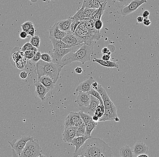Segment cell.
<instances>
[{
  "label": "cell",
  "mask_w": 159,
  "mask_h": 157,
  "mask_svg": "<svg viewBox=\"0 0 159 157\" xmlns=\"http://www.w3.org/2000/svg\"><path fill=\"white\" fill-rule=\"evenodd\" d=\"M91 95L88 92L79 91L75 102L79 107H88L90 103Z\"/></svg>",
  "instance_id": "10"
},
{
  "label": "cell",
  "mask_w": 159,
  "mask_h": 157,
  "mask_svg": "<svg viewBox=\"0 0 159 157\" xmlns=\"http://www.w3.org/2000/svg\"><path fill=\"white\" fill-rule=\"evenodd\" d=\"M150 12L149 11L146 10L144 11L142 13V16L144 18H148L149 16H150Z\"/></svg>",
  "instance_id": "52"
},
{
  "label": "cell",
  "mask_w": 159,
  "mask_h": 157,
  "mask_svg": "<svg viewBox=\"0 0 159 157\" xmlns=\"http://www.w3.org/2000/svg\"><path fill=\"white\" fill-rule=\"evenodd\" d=\"M38 81L45 86L50 91L53 89L56 84L52 78L46 75H43L38 78Z\"/></svg>",
  "instance_id": "21"
},
{
  "label": "cell",
  "mask_w": 159,
  "mask_h": 157,
  "mask_svg": "<svg viewBox=\"0 0 159 157\" xmlns=\"http://www.w3.org/2000/svg\"><path fill=\"white\" fill-rule=\"evenodd\" d=\"M95 90L98 91L100 94L103 100L105 108H110V107H115L114 103L110 100L106 90L100 84H98L97 88Z\"/></svg>",
  "instance_id": "9"
},
{
  "label": "cell",
  "mask_w": 159,
  "mask_h": 157,
  "mask_svg": "<svg viewBox=\"0 0 159 157\" xmlns=\"http://www.w3.org/2000/svg\"><path fill=\"white\" fill-rule=\"evenodd\" d=\"M40 41V38L39 36L36 35H34L31 38L30 43L34 47L36 48H39Z\"/></svg>",
  "instance_id": "32"
},
{
  "label": "cell",
  "mask_w": 159,
  "mask_h": 157,
  "mask_svg": "<svg viewBox=\"0 0 159 157\" xmlns=\"http://www.w3.org/2000/svg\"><path fill=\"white\" fill-rule=\"evenodd\" d=\"M105 109V108L104 107V105L99 104V106L96 108L94 115L98 116L99 119L104 114Z\"/></svg>",
  "instance_id": "35"
},
{
  "label": "cell",
  "mask_w": 159,
  "mask_h": 157,
  "mask_svg": "<svg viewBox=\"0 0 159 157\" xmlns=\"http://www.w3.org/2000/svg\"><path fill=\"white\" fill-rule=\"evenodd\" d=\"M92 119H93V121H94V122H99V118L98 116H96V115H94L93 116H92Z\"/></svg>",
  "instance_id": "56"
},
{
  "label": "cell",
  "mask_w": 159,
  "mask_h": 157,
  "mask_svg": "<svg viewBox=\"0 0 159 157\" xmlns=\"http://www.w3.org/2000/svg\"><path fill=\"white\" fill-rule=\"evenodd\" d=\"M83 124H84V123L83 120H82V119H81V118H80L79 120L75 123L74 127H73V128H74V129H75V128H77V127H80V126L83 125Z\"/></svg>",
  "instance_id": "47"
},
{
  "label": "cell",
  "mask_w": 159,
  "mask_h": 157,
  "mask_svg": "<svg viewBox=\"0 0 159 157\" xmlns=\"http://www.w3.org/2000/svg\"><path fill=\"white\" fill-rule=\"evenodd\" d=\"M36 52H35V51L29 50L25 51L24 53L25 56L26 58L28 60H31L34 56Z\"/></svg>",
  "instance_id": "39"
},
{
  "label": "cell",
  "mask_w": 159,
  "mask_h": 157,
  "mask_svg": "<svg viewBox=\"0 0 159 157\" xmlns=\"http://www.w3.org/2000/svg\"><path fill=\"white\" fill-rule=\"evenodd\" d=\"M148 155L147 154H142V155H139L137 157H148Z\"/></svg>",
  "instance_id": "58"
},
{
  "label": "cell",
  "mask_w": 159,
  "mask_h": 157,
  "mask_svg": "<svg viewBox=\"0 0 159 157\" xmlns=\"http://www.w3.org/2000/svg\"><path fill=\"white\" fill-rule=\"evenodd\" d=\"M27 59L25 57L20 59L18 61L16 62H15L16 66L17 68H19L20 69H23L26 65Z\"/></svg>",
  "instance_id": "34"
},
{
  "label": "cell",
  "mask_w": 159,
  "mask_h": 157,
  "mask_svg": "<svg viewBox=\"0 0 159 157\" xmlns=\"http://www.w3.org/2000/svg\"><path fill=\"white\" fill-rule=\"evenodd\" d=\"M78 28L88 33L90 31L89 28L85 24V22L84 20H83L80 21V23L79 24V25L78 26Z\"/></svg>",
  "instance_id": "42"
},
{
  "label": "cell",
  "mask_w": 159,
  "mask_h": 157,
  "mask_svg": "<svg viewBox=\"0 0 159 157\" xmlns=\"http://www.w3.org/2000/svg\"><path fill=\"white\" fill-rule=\"evenodd\" d=\"M114 120L116 122H119V121H120V119H119V117H115V118H114Z\"/></svg>",
  "instance_id": "60"
},
{
  "label": "cell",
  "mask_w": 159,
  "mask_h": 157,
  "mask_svg": "<svg viewBox=\"0 0 159 157\" xmlns=\"http://www.w3.org/2000/svg\"><path fill=\"white\" fill-rule=\"evenodd\" d=\"M131 1L132 0H112L114 5L120 10L125 6L128 5Z\"/></svg>",
  "instance_id": "29"
},
{
  "label": "cell",
  "mask_w": 159,
  "mask_h": 157,
  "mask_svg": "<svg viewBox=\"0 0 159 157\" xmlns=\"http://www.w3.org/2000/svg\"><path fill=\"white\" fill-rule=\"evenodd\" d=\"M119 153L120 156L122 157H134L133 149L129 146L122 147L119 150Z\"/></svg>",
  "instance_id": "27"
},
{
  "label": "cell",
  "mask_w": 159,
  "mask_h": 157,
  "mask_svg": "<svg viewBox=\"0 0 159 157\" xmlns=\"http://www.w3.org/2000/svg\"><path fill=\"white\" fill-rule=\"evenodd\" d=\"M29 1H30L32 2H37L38 0H29Z\"/></svg>",
  "instance_id": "62"
},
{
  "label": "cell",
  "mask_w": 159,
  "mask_h": 157,
  "mask_svg": "<svg viewBox=\"0 0 159 157\" xmlns=\"http://www.w3.org/2000/svg\"><path fill=\"white\" fill-rule=\"evenodd\" d=\"M79 44V45L75 46L70 48H61V49H57V50L53 51V53H52L51 57L52 58V62L54 63H57L67 53L71 52H75L76 50H78L81 46L83 44Z\"/></svg>",
  "instance_id": "5"
},
{
  "label": "cell",
  "mask_w": 159,
  "mask_h": 157,
  "mask_svg": "<svg viewBox=\"0 0 159 157\" xmlns=\"http://www.w3.org/2000/svg\"><path fill=\"white\" fill-rule=\"evenodd\" d=\"M143 23V24L144 25L146 26H149L151 25L152 22L150 20H149V18H144Z\"/></svg>",
  "instance_id": "51"
},
{
  "label": "cell",
  "mask_w": 159,
  "mask_h": 157,
  "mask_svg": "<svg viewBox=\"0 0 159 157\" xmlns=\"http://www.w3.org/2000/svg\"><path fill=\"white\" fill-rule=\"evenodd\" d=\"M84 20L85 22V24L90 30L94 28V21L92 19H85Z\"/></svg>",
  "instance_id": "40"
},
{
  "label": "cell",
  "mask_w": 159,
  "mask_h": 157,
  "mask_svg": "<svg viewBox=\"0 0 159 157\" xmlns=\"http://www.w3.org/2000/svg\"><path fill=\"white\" fill-rule=\"evenodd\" d=\"M107 3V2L101 4V6L99 7V8L97 9L96 12L95 13L92 18L94 21L100 20L102 15L104 14L105 9L106 8Z\"/></svg>",
  "instance_id": "26"
},
{
  "label": "cell",
  "mask_w": 159,
  "mask_h": 157,
  "mask_svg": "<svg viewBox=\"0 0 159 157\" xmlns=\"http://www.w3.org/2000/svg\"><path fill=\"white\" fill-rule=\"evenodd\" d=\"M88 34L91 37L92 39L94 41L98 40L101 38L102 36L101 34H100V31L97 30L96 29L93 28V29L90 30Z\"/></svg>",
  "instance_id": "30"
},
{
  "label": "cell",
  "mask_w": 159,
  "mask_h": 157,
  "mask_svg": "<svg viewBox=\"0 0 159 157\" xmlns=\"http://www.w3.org/2000/svg\"><path fill=\"white\" fill-rule=\"evenodd\" d=\"M95 80L93 76H90L89 79L85 80L79 84L75 89L76 92L82 91V92H89L92 88V84Z\"/></svg>",
  "instance_id": "17"
},
{
  "label": "cell",
  "mask_w": 159,
  "mask_h": 157,
  "mask_svg": "<svg viewBox=\"0 0 159 157\" xmlns=\"http://www.w3.org/2000/svg\"><path fill=\"white\" fill-rule=\"evenodd\" d=\"M80 21L74 20L72 21V23L70 27V30L71 32L74 33L75 30L78 27V26L80 23Z\"/></svg>",
  "instance_id": "43"
},
{
  "label": "cell",
  "mask_w": 159,
  "mask_h": 157,
  "mask_svg": "<svg viewBox=\"0 0 159 157\" xmlns=\"http://www.w3.org/2000/svg\"><path fill=\"white\" fill-rule=\"evenodd\" d=\"M100 4L104 3L106 2H107V0H98Z\"/></svg>",
  "instance_id": "59"
},
{
  "label": "cell",
  "mask_w": 159,
  "mask_h": 157,
  "mask_svg": "<svg viewBox=\"0 0 159 157\" xmlns=\"http://www.w3.org/2000/svg\"><path fill=\"white\" fill-rule=\"evenodd\" d=\"M29 35L26 32L23 30L21 32L20 34V37L21 39H25L27 38L28 37Z\"/></svg>",
  "instance_id": "49"
},
{
  "label": "cell",
  "mask_w": 159,
  "mask_h": 157,
  "mask_svg": "<svg viewBox=\"0 0 159 157\" xmlns=\"http://www.w3.org/2000/svg\"><path fill=\"white\" fill-rule=\"evenodd\" d=\"M111 55H109V54H104L102 56V58L101 59L103 60H105V61H109L111 59Z\"/></svg>",
  "instance_id": "53"
},
{
  "label": "cell",
  "mask_w": 159,
  "mask_h": 157,
  "mask_svg": "<svg viewBox=\"0 0 159 157\" xmlns=\"http://www.w3.org/2000/svg\"><path fill=\"white\" fill-rule=\"evenodd\" d=\"M25 149H28L32 151L37 153L40 157H43L44 155H41L42 149L39 144L38 140L32 139L27 142Z\"/></svg>",
  "instance_id": "16"
},
{
  "label": "cell",
  "mask_w": 159,
  "mask_h": 157,
  "mask_svg": "<svg viewBox=\"0 0 159 157\" xmlns=\"http://www.w3.org/2000/svg\"><path fill=\"white\" fill-rule=\"evenodd\" d=\"M100 103V101L97 98L91 95L90 103L89 106L86 107H79V110L81 112L87 113L92 117L94 114L96 108Z\"/></svg>",
  "instance_id": "8"
},
{
  "label": "cell",
  "mask_w": 159,
  "mask_h": 157,
  "mask_svg": "<svg viewBox=\"0 0 159 157\" xmlns=\"http://www.w3.org/2000/svg\"><path fill=\"white\" fill-rule=\"evenodd\" d=\"M28 76V73L26 71H22L20 73V76L21 79H25Z\"/></svg>",
  "instance_id": "50"
},
{
  "label": "cell",
  "mask_w": 159,
  "mask_h": 157,
  "mask_svg": "<svg viewBox=\"0 0 159 157\" xmlns=\"http://www.w3.org/2000/svg\"><path fill=\"white\" fill-rule=\"evenodd\" d=\"M34 26L33 22L30 21H27L25 22L23 24L21 25V27L23 31L25 32H27V31L31 27Z\"/></svg>",
  "instance_id": "38"
},
{
  "label": "cell",
  "mask_w": 159,
  "mask_h": 157,
  "mask_svg": "<svg viewBox=\"0 0 159 157\" xmlns=\"http://www.w3.org/2000/svg\"><path fill=\"white\" fill-rule=\"evenodd\" d=\"M93 62H97L98 64H100L101 66L106 67H110V68H117L119 67V65L118 63L114 62L109 61H105L102 59L94 58L92 60Z\"/></svg>",
  "instance_id": "23"
},
{
  "label": "cell",
  "mask_w": 159,
  "mask_h": 157,
  "mask_svg": "<svg viewBox=\"0 0 159 157\" xmlns=\"http://www.w3.org/2000/svg\"><path fill=\"white\" fill-rule=\"evenodd\" d=\"M143 20L144 18L142 16H139L137 18V21L139 23H143Z\"/></svg>",
  "instance_id": "55"
},
{
  "label": "cell",
  "mask_w": 159,
  "mask_h": 157,
  "mask_svg": "<svg viewBox=\"0 0 159 157\" xmlns=\"http://www.w3.org/2000/svg\"><path fill=\"white\" fill-rule=\"evenodd\" d=\"M72 22V19L71 17H69L68 19L59 21L57 22V24L61 30L65 32L68 33L70 31V27Z\"/></svg>",
  "instance_id": "24"
},
{
  "label": "cell",
  "mask_w": 159,
  "mask_h": 157,
  "mask_svg": "<svg viewBox=\"0 0 159 157\" xmlns=\"http://www.w3.org/2000/svg\"><path fill=\"white\" fill-rule=\"evenodd\" d=\"M94 28L96 29L97 30H100L102 29L103 27V22L100 20H97L94 21Z\"/></svg>",
  "instance_id": "45"
},
{
  "label": "cell",
  "mask_w": 159,
  "mask_h": 157,
  "mask_svg": "<svg viewBox=\"0 0 159 157\" xmlns=\"http://www.w3.org/2000/svg\"><path fill=\"white\" fill-rule=\"evenodd\" d=\"M96 9L89 8L81 7L76 13L72 17H71L72 21H81L85 19H91L92 14Z\"/></svg>",
  "instance_id": "7"
},
{
  "label": "cell",
  "mask_w": 159,
  "mask_h": 157,
  "mask_svg": "<svg viewBox=\"0 0 159 157\" xmlns=\"http://www.w3.org/2000/svg\"><path fill=\"white\" fill-rule=\"evenodd\" d=\"M89 93L90 95H92L96 97V98L98 99L100 101V104L101 105H104V103H103V100H102V98H101V96H100V94L99 92H98L96 90H94L93 88H91V90L89 91Z\"/></svg>",
  "instance_id": "36"
},
{
  "label": "cell",
  "mask_w": 159,
  "mask_h": 157,
  "mask_svg": "<svg viewBox=\"0 0 159 157\" xmlns=\"http://www.w3.org/2000/svg\"><path fill=\"white\" fill-rule=\"evenodd\" d=\"M91 1V0H84V1H83V4L82 5L85 4L87 3H88V2H89V1Z\"/></svg>",
  "instance_id": "61"
},
{
  "label": "cell",
  "mask_w": 159,
  "mask_h": 157,
  "mask_svg": "<svg viewBox=\"0 0 159 157\" xmlns=\"http://www.w3.org/2000/svg\"><path fill=\"white\" fill-rule=\"evenodd\" d=\"M80 118L79 112H71L66 117L64 122V128L73 127L75 123Z\"/></svg>",
  "instance_id": "14"
},
{
  "label": "cell",
  "mask_w": 159,
  "mask_h": 157,
  "mask_svg": "<svg viewBox=\"0 0 159 157\" xmlns=\"http://www.w3.org/2000/svg\"><path fill=\"white\" fill-rule=\"evenodd\" d=\"M76 131V137L84 136L85 132V125L83 124L82 126L75 128Z\"/></svg>",
  "instance_id": "37"
},
{
  "label": "cell",
  "mask_w": 159,
  "mask_h": 157,
  "mask_svg": "<svg viewBox=\"0 0 159 157\" xmlns=\"http://www.w3.org/2000/svg\"><path fill=\"white\" fill-rule=\"evenodd\" d=\"M41 59L43 61L46 62H52V58L51 56L48 53H43L41 54Z\"/></svg>",
  "instance_id": "41"
},
{
  "label": "cell",
  "mask_w": 159,
  "mask_h": 157,
  "mask_svg": "<svg viewBox=\"0 0 159 157\" xmlns=\"http://www.w3.org/2000/svg\"><path fill=\"white\" fill-rule=\"evenodd\" d=\"M118 117L116 107L105 108L103 116L99 119V122L114 121V118Z\"/></svg>",
  "instance_id": "11"
},
{
  "label": "cell",
  "mask_w": 159,
  "mask_h": 157,
  "mask_svg": "<svg viewBox=\"0 0 159 157\" xmlns=\"http://www.w3.org/2000/svg\"><path fill=\"white\" fill-rule=\"evenodd\" d=\"M49 38L51 41L52 45H53V51L61 49V48H70L73 47L67 45V44L65 43L62 40L55 39L51 37H49Z\"/></svg>",
  "instance_id": "25"
},
{
  "label": "cell",
  "mask_w": 159,
  "mask_h": 157,
  "mask_svg": "<svg viewBox=\"0 0 159 157\" xmlns=\"http://www.w3.org/2000/svg\"><path fill=\"white\" fill-rule=\"evenodd\" d=\"M148 0H132L128 5L121 10V14L123 16L129 15L135 12L142 5L147 2Z\"/></svg>",
  "instance_id": "6"
},
{
  "label": "cell",
  "mask_w": 159,
  "mask_h": 157,
  "mask_svg": "<svg viewBox=\"0 0 159 157\" xmlns=\"http://www.w3.org/2000/svg\"><path fill=\"white\" fill-rule=\"evenodd\" d=\"M41 53L40 51H38L34 57L31 59V60L34 63H37L38 62L41 60Z\"/></svg>",
  "instance_id": "44"
},
{
  "label": "cell",
  "mask_w": 159,
  "mask_h": 157,
  "mask_svg": "<svg viewBox=\"0 0 159 157\" xmlns=\"http://www.w3.org/2000/svg\"><path fill=\"white\" fill-rule=\"evenodd\" d=\"M35 32V30L34 26L31 27L27 32L28 34L31 36L32 37L34 35Z\"/></svg>",
  "instance_id": "48"
},
{
  "label": "cell",
  "mask_w": 159,
  "mask_h": 157,
  "mask_svg": "<svg viewBox=\"0 0 159 157\" xmlns=\"http://www.w3.org/2000/svg\"><path fill=\"white\" fill-rule=\"evenodd\" d=\"M90 137L88 136L85 135L75 137L70 143V145L75 147V152H76L80 147L84 145L85 141Z\"/></svg>",
  "instance_id": "22"
},
{
  "label": "cell",
  "mask_w": 159,
  "mask_h": 157,
  "mask_svg": "<svg viewBox=\"0 0 159 157\" xmlns=\"http://www.w3.org/2000/svg\"><path fill=\"white\" fill-rule=\"evenodd\" d=\"M79 113L80 118L83 120L85 125H87L90 122H93L92 116L80 111Z\"/></svg>",
  "instance_id": "31"
},
{
  "label": "cell",
  "mask_w": 159,
  "mask_h": 157,
  "mask_svg": "<svg viewBox=\"0 0 159 157\" xmlns=\"http://www.w3.org/2000/svg\"><path fill=\"white\" fill-rule=\"evenodd\" d=\"M73 34L78 37L81 40L83 41L84 43L89 44L95 41L92 39L88 33L82 30L79 28H77Z\"/></svg>",
  "instance_id": "20"
},
{
  "label": "cell",
  "mask_w": 159,
  "mask_h": 157,
  "mask_svg": "<svg viewBox=\"0 0 159 157\" xmlns=\"http://www.w3.org/2000/svg\"><path fill=\"white\" fill-rule=\"evenodd\" d=\"M34 138L30 136H24L19 138L18 140L14 139L12 141H8L12 147V153L14 157H20L21 153L23 150L27 142Z\"/></svg>",
  "instance_id": "4"
},
{
  "label": "cell",
  "mask_w": 159,
  "mask_h": 157,
  "mask_svg": "<svg viewBox=\"0 0 159 157\" xmlns=\"http://www.w3.org/2000/svg\"><path fill=\"white\" fill-rule=\"evenodd\" d=\"M32 50L37 52L38 48L33 46L30 42H27L21 48V51L23 52H24L26 50Z\"/></svg>",
  "instance_id": "33"
},
{
  "label": "cell",
  "mask_w": 159,
  "mask_h": 157,
  "mask_svg": "<svg viewBox=\"0 0 159 157\" xmlns=\"http://www.w3.org/2000/svg\"><path fill=\"white\" fill-rule=\"evenodd\" d=\"M98 123L97 122H90L87 125H85V132L84 135L88 136H91V134L93 130L95 129Z\"/></svg>",
  "instance_id": "28"
},
{
  "label": "cell",
  "mask_w": 159,
  "mask_h": 157,
  "mask_svg": "<svg viewBox=\"0 0 159 157\" xmlns=\"http://www.w3.org/2000/svg\"><path fill=\"white\" fill-rule=\"evenodd\" d=\"M34 85L36 88V95L39 97L41 100L44 101L46 95L49 92V90L38 81H37Z\"/></svg>",
  "instance_id": "18"
},
{
  "label": "cell",
  "mask_w": 159,
  "mask_h": 157,
  "mask_svg": "<svg viewBox=\"0 0 159 157\" xmlns=\"http://www.w3.org/2000/svg\"><path fill=\"white\" fill-rule=\"evenodd\" d=\"M76 131L73 127L64 128V132L62 133V140L65 142L70 143L73 138L76 137Z\"/></svg>",
  "instance_id": "19"
},
{
  "label": "cell",
  "mask_w": 159,
  "mask_h": 157,
  "mask_svg": "<svg viewBox=\"0 0 159 157\" xmlns=\"http://www.w3.org/2000/svg\"><path fill=\"white\" fill-rule=\"evenodd\" d=\"M98 83L97 82V81H94V82L92 83V87H96V86H98Z\"/></svg>",
  "instance_id": "57"
},
{
  "label": "cell",
  "mask_w": 159,
  "mask_h": 157,
  "mask_svg": "<svg viewBox=\"0 0 159 157\" xmlns=\"http://www.w3.org/2000/svg\"><path fill=\"white\" fill-rule=\"evenodd\" d=\"M101 52H102V54L104 55V54H109V55H111V52H110V50L108 48L104 47L102 48L101 50Z\"/></svg>",
  "instance_id": "46"
},
{
  "label": "cell",
  "mask_w": 159,
  "mask_h": 157,
  "mask_svg": "<svg viewBox=\"0 0 159 157\" xmlns=\"http://www.w3.org/2000/svg\"><path fill=\"white\" fill-rule=\"evenodd\" d=\"M36 64V70L38 78L43 75L50 76L56 83L59 77L61 70L57 63L48 62L40 60Z\"/></svg>",
  "instance_id": "3"
},
{
  "label": "cell",
  "mask_w": 159,
  "mask_h": 157,
  "mask_svg": "<svg viewBox=\"0 0 159 157\" xmlns=\"http://www.w3.org/2000/svg\"><path fill=\"white\" fill-rule=\"evenodd\" d=\"M134 157H138L142 154H148L149 153V148L143 141L136 142L133 149Z\"/></svg>",
  "instance_id": "13"
},
{
  "label": "cell",
  "mask_w": 159,
  "mask_h": 157,
  "mask_svg": "<svg viewBox=\"0 0 159 157\" xmlns=\"http://www.w3.org/2000/svg\"><path fill=\"white\" fill-rule=\"evenodd\" d=\"M74 157H111L113 156L112 149L109 145L99 138L89 137L84 145L76 152Z\"/></svg>",
  "instance_id": "1"
},
{
  "label": "cell",
  "mask_w": 159,
  "mask_h": 157,
  "mask_svg": "<svg viewBox=\"0 0 159 157\" xmlns=\"http://www.w3.org/2000/svg\"><path fill=\"white\" fill-rule=\"evenodd\" d=\"M75 71L77 74H81L83 72V69L80 67H77L75 69Z\"/></svg>",
  "instance_id": "54"
},
{
  "label": "cell",
  "mask_w": 159,
  "mask_h": 157,
  "mask_svg": "<svg viewBox=\"0 0 159 157\" xmlns=\"http://www.w3.org/2000/svg\"><path fill=\"white\" fill-rule=\"evenodd\" d=\"M49 33V37L58 40H62L67 34V33L59 29L57 23L50 28Z\"/></svg>",
  "instance_id": "15"
},
{
  "label": "cell",
  "mask_w": 159,
  "mask_h": 157,
  "mask_svg": "<svg viewBox=\"0 0 159 157\" xmlns=\"http://www.w3.org/2000/svg\"><path fill=\"white\" fill-rule=\"evenodd\" d=\"M94 44L95 41L89 44L84 43L75 52L69 53L65 55L57 63L61 71L63 67L74 62H79L84 64L86 62L90 61L94 53Z\"/></svg>",
  "instance_id": "2"
},
{
  "label": "cell",
  "mask_w": 159,
  "mask_h": 157,
  "mask_svg": "<svg viewBox=\"0 0 159 157\" xmlns=\"http://www.w3.org/2000/svg\"><path fill=\"white\" fill-rule=\"evenodd\" d=\"M62 40L67 45L71 46H75L84 43L83 41L75 35L71 31L67 33V35L64 37Z\"/></svg>",
  "instance_id": "12"
}]
</instances>
